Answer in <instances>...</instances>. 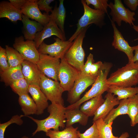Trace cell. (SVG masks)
Masks as SVG:
<instances>
[{
	"label": "cell",
	"mask_w": 138,
	"mask_h": 138,
	"mask_svg": "<svg viewBox=\"0 0 138 138\" xmlns=\"http://www.w3.org/2000/svg\"><path fill=\"white\" fill-rule=\"evenodd\" d=\"M103 103L96 112L93 119V123L97 120L104 118L116 105L119 104L120 100L112 94L109 92L105 96Z\"/></svg>",
	"instance_id": "18"
},
{
	"label": "cell",
	"mask_w": 138,
	"mask_h": 138,
	"mask_svg": "<svg viewBox=\"0 0 138 138\" xmlns=\"http://www.w3.org/2000/svg\"><path fill=\"white\" fill-rule=\"evenodd\" d=\"M123 2L133 12L136 10L138 6V0H124Z\"/></svg>",
	"instance_id": "40"
},
{
	"label": "cell",
	"mask_w": 138,
	"mask_h": 138,
	"mask_svg": "<svg viewBox=\"0 0 138 138\" xmlns=\"http://www.w3.org/2000/svg\"><path fill=\"white\" fill-rule=\"evenodd\" d=\"M22 115L18 114L13 116L7 122L0 124V138H4V135L6 128L13 123H15L19 125H22L23 121L21 118Z\"/></svg>",
	"instance_id": "33"
},
{
	"label": "cell",
	"mask_w": 138,
	"mask_h": 138,
	"mask_svg": "<svg viewBox=\"0 0 138 138\" xmlns=\"http://www.w3.org/2000/svg\"><path fill=\"white\" fill-rule=\"evenodd\" d=\"M9 67L5 48L0 46V71H4Z\"/></svg>",
	"instance_id": "36"
},
{
	"label": "cell",
	"mask_w": 138,
	"mask_h": 138,
	"mask_svg": "<svg viewBox=\"0 0 138 138\" xmlns=\"http://www.w3.org/2000/svg\"><path fill=\"white\" fill-rule=\"evenodd\" d=\"M94 122L96 125L99 138H118V136L114 135L112 132V125L113 122L107 124L103 119H100Z\"/></svg>",
	"instance_id": "29"
},
{
	"label": "cell",
	"mask_w": 138,
	"mask_h": 138,
	"mask_svg": "<svg viewBox=\"0 0 138 138\" xmlns=\"http://www.w3.org/2000/svg\"><path fill=\"white\" fill-rule=\"evenodd\" d=\"M90 25L84 28L74 40L64 57L70 64L80 71L84 65L85 54L82 45L86 33Z\"/></svg>",
	"instance_id": "5"
},
{
	"label": "cell",
	"mask_w": 138,
	"mask_h": 138,
	"mask_svg": "<svg viewBox=\"0 0 138 138\" xmlns=\"http://www.w3.org/2000/svg\"><path fill=\"white\" fill-rule=\"evenodd\" d=\"M103 63L100 61L93 63L90 70L89 75L96 78Z\"/></svg>",
	"instance_id": "39"
},
{
	"label": "cell",
	"mask_w": 138,
	"mask_h": 138,
	"mask_svg": "<svg viewBox=\"0 0 138 138\" xmlns=\"http://www.w3.org/2000/svg\"><path fill=\"white\" fill-rule=\"evenodd\" d=\"M79 108L66 110L65 117L66 127L72 126L76 123H78L84 126L87 124L89 117L82 111Z\"/></svg>",
	"instance_id": "21"
},
{
	"label": "cell",
	"mask_w": 138,
	"mask_h": 138,
	"mask_svg": "<svg viewBox=\"0 0 138 138\" xmlns=\"http://www.w3.org/2000/svg\"><path fill=\"white\" fill-rule=\"evenodd\" d=\"M27 0H9L11 3L17 9L21 11V8Z\"/></svg>",
	"instance_id": "41"
},
{
	"label": "cell",
	"mask_w": 138,
	"mask_h": 138,
	"mask_svg": "<svg viewBox=\"0 0 138 138\" xmlns=\"http://www.w3.org/2000/svg\"><path fill=\"white\" fill-rule=\"evenodd\" d=\"M21 36L15 38L13 45L24 60L37 64L39 59L40 53L37 48L34 40H24Z\"/></svg>",
	"instance_id": "8"
},
{
	"label": "cell",
	"mask_w": 138,
	"mask_h": 138,
	"mask_svg": "<svg viewBox=\"0 0 138 138\" xmlns=\"http://www.w3.org/2000/svg\"><path fill=\"white\" fill-rule=\"evenodd\" d=\"M138 123V110L137 113L135 116L134 120V126Z\"/></svg>",
	"instance_id": "45"
},
{
	"label": "cell",
	"mask_w": 138,
	"mask_h": 138,
	"mask_svg": "<svg viewBox=\"0 0 138 138\" xmlns=\"http://www.w3.org/2000/svg\"><path fill=\"white\" fill-rule=\"evenodd\" d=\"M19 96L18 103L24 114L23 115V117L36 114L37 110V106L28 93L23 94Z\"/></svg>",
	"instance_id": "24"
},
{
	"label": "cell",
	"mask_w": 138,
	"mask_h": 138,
	"mask_svg": "<svg viewBox=\"0 0 138 138\" xmlns=\"http://www.w3.org/2000/svg\"><path fill=\"white\" fill-rule=\"evenodd\" d=\"M21 138H30V137H28L26 136H24L22 137H21Z\"/></svg>",
	"instance_id": "46"
},
{
	"label": "cell",
	"mask_w": 138,
	"mask_h": 138,
	"mask_svg": "<svg viewBox=\"0 0 138 138\" xmlns=\"http://www.w3.org/2000/svg\"><path fill=\"white\" fill-rule=\"evenodd\" d=\"M28 91L37 106L36 115H39L42 114L44 110L49 105L46 96L39 86L29 85Z\"/></svg>",
	"instance_id": "17"
},
{
	"label": "cell",
	"mask_w": 138,
	"mask_h": 138,
	"mask_svg": "<svg viewBox=\"0 0 138 138\" xmlns=\"http://www.w3.org/2000/svg\"><path fill=\"white\" fill-rule=\"evenodd\" d=\"M87 5H93L94 9L100 10L104 13H107V9L109 4L108 0H85Z\"/></svg>",
	"instance_id": "34"
},
{
	"label": "cell",
	"mask_w": 138,
	"mask_h": 138,
	"mask_svg": "<svg viewBox=\"0 0 138 138\" xmlns=\"http://www.w3.org/2000/svg\"><path fill=\"white\" fill-rule=\"evenodd\" d=\"M58 73L60 84L64 91H70L80 73L68 64L63 57L60 59Z\"/></svg>",
	"instance_id": "7"
},
{
	"label": "cell",
	"mask_w": 138,
	"mask_h": 138,
	"mask_svg": "<svg viewBox=\"0 0 138 138\" xmlns=\"http://www.w3.org/2000/svg\"><path fill=\"white\" fill-rule=\"evenodd\" d=\"M110 85L132 87L138 84V63H128L112 73L107 79Z\"/></svg>",
	"instance_id": "3"
},
{
	"label": "cell",
	"mask_w": 138,
	"mask_h": 138,
	"mask_svg": "<svg viewBox=\"0 0 138 138\" xmlns=\"http://www.w3.org/2000/svg\"><path fill=\"white\" fill-rule=\"evenodd\" d=\"M47 108L49 115L44 119L38 120L29 116H25L32 120L37 125L36 129L32 133V136L40 131L46 133L51 129L59 131V128H64L65 127V107L62 105L52 102Z\"/></svg>",
	"instance_id": "1"
},
{
	"label": "cell",
	"mask_w": 138,
	"mask_h": 138,
	"mask_svg": "<svg viewBox=\"0 0 138 138\" xmlns=\"http://www.w3.org/2000/svg\"><path fill=\"white\" fill-rule=\"evenodd\" d=\"M54 35L61 40L66 41V38L61 30L56 24L53 19L50 17L49 22L43 26V29L37 32L34 40L38 49L44 40Z\"/></svg>",
	"instance_id": "14"
},
{
	"label": "cell",
	"mask_w": 138,
	"mask_h": 138,
	"mask_svg": "<svg viewBox=\"0 0 138 138\" xmlns=\"http://www.w3.org/2000/svg\"><path fill=\"white\" fill-rule=\"evenodd\" d=\"M129 136V133L127 132L123 133L118 138H128Z\"/></svg>",
	"instance_id": "43"
},
{
	"label": "cell",
	"mask_w": 138,
	"mask_h": 138,
	"mask_svg": "<svg viewBox=\"0 0 138 138\" xmlns=\"http://www.w3.org/2000/svg\"><path fill=\"white\" fill-rule=\"evenodd\" d=\"M60 59L47 54H40L37 65L40 71L47 77L59 81L58 73Z\"/></svg>",
	"instance_id": "10"
},
{
	"label": "cell",
	"mask_w": 138,
	"mask_h": 138,
	"mask_svg": "<svg viewBox=\"0 0 138 138\" xmlns=\"http://www.w3.org/2000/svg\"><path fill=\"white\" fill-rule=\"evenodd\" d=\"M40 87L48 100L64 105L62 95L64 91L58 81L47 77L41 73L39 84Z\"/></svg>",
	"instance_id": "6"
},
{
	"label": "cell",
	"mask_w": 138,
	"mask_h": 138,
	"mask_svg": "<svg viewBox=\"0 0 138 138\" xmlns=\"http://www.w3.org/2000/svg\"><path fill=\"white\" fill-rule=\"evenodd\" d=\"M21 65L15 67H9L6 70L0 71L1 81L6 86H10L14 82L24 78Z\"/></svg>",
	"instance_id": "22"
},
{
	"label": "cell",
	"mask_w": 138,
	"mask_h": 138,
	"mask_svg": "<svg viewBox=\"0 0 138 138\" xmlns=\"http://www.w3.org/2000/svg\"><path fill=\"white\" fill-rule=\"evenodd\" d=\"M128 99H122L120 101L118 106L116 108L112 109L103 119L107 124L113 122V121L119 116L128 114Z\"/></svg>",
	"instance_id": "27"
},
{
	"label": "cell",
	"mask_w": 138,
	"mask_h": 138,
	"mask_svg": "<svg viewBox=\"0 0 138 138\" xmlns=\"http://www.w3.org/2000/svg\"><path fill=\"white\" fill-rule=\"evenodd\" d=\"M78 127H73L72 126L66 127L62 131L50 130L45 133L50 138H79L77 133Z\"/></svg>",
	"instance_id": "28"
},
{
	"label": "cell",
	"mask_w": 138,
	"mask_h": 138,
	"mask_svg": "<svg viewBox=\"0 0 138 138\" xmlns=\"http://www.w3.org/2000/svg\"><path fill=\"white\" fill-rule=\"evenodd\" d=\"M37 0H27L22 7V14L40 23L43 26L46 25L50 19V15L44 13H42L39 8Z\"/></svg>",
	"instance_id": "13"
},
{
	"label": "cell",
	"mask_w": 138,
	"mask_h": 138,
	"mask_svg": "<svg viewBox=\"0 0 138 138\" xmlns=\"http://www.w3.org/2000/svg\"><path fill=\"white\" fill-rule=\"evenodd\" d=\"M136 138H138V133L136 135Z\"/></svg>",
	"instance_id": "47"
},
{
	"label": "cell",
	"mask_w": 138,
	"mask_h": 138,
	"mask_svg": "<svg viewBox=\"0 0 138 138\" xmlns=\"http://www.w3.org/2000/svg\"><path fill=\"white\" fill-rule=\"evenodd\" d=\"M138 33V25H133L132 27ZM134 41L138 40V37L134 40Z\"/></svg>",
	"instance_id": "44"
},
{
	"label": "cell",
	"mask_w": 138,
	"mask_h": 138,
	"mask_svg": "<svg viewBox=\"0 0 138 138\" xmlns=\"http://www.w3.org/2000/svg\"><path fill=\"white\" fill-rule=\"evenodd\" d=\"M113 30V40L112 45L115 49L125 53L128 58L129 62H133L134 49L130 46L128 42L124 38L121 32L116 27L115 23L110 20Z\"/></svg>",
	"instance_id": "15"
},
{
	"label": "cell",
	"mask_w": 138,
	"mask_h": 138,
	"mask_svg": "<svg viewBox=\"0 0 138 138\" xmlns=\"http://www.w3.org/2000/svg\"><path fill=\"white\" fill-rule=\"evenodd\" d=\"M29 84L24 78L21 79L13 82L10 86L12 91L19 96L25 93H29Z\"/></svg>",
	"instance_id": "31"
},
{
	"label": "cell",
	"mask_w": 138,
	"mask_h": 138,
	"mask_svg": "<svg viewBox=\"0 0 138 138\" xmlns=\"http://www.w3.org/2000/svg\"><path fill=\"white\" fill-rule=\"evenodd\" d=\"M22 21L23 26V34L25 39L34 40L36 33L41 31L43 26L36 21L31 20L22 14Z\"/></svg>",
	"instance_id": "19"
},
{
	"label": "cell",
	"mask_w": 138,
	"mask_h": 138,
	"mask_svg": "<svg viewBox=\"0 0 138 138\" xmlns=\"http://www.w3.org/2000/svg\"><path fill=\"white\" fill-rule=\"evenodd\" d=\"M108 7L111 9L110 15L112 17L111 20L116 22L118 26H121L122 21L131 26L134 25L133 21L135 20L134 17L135 13L125 8L121 0H114V4L110 2Z\"/></svg>",
	"instance_id": "9"
},
{
	"label": "cell",
	"mask_w": 138,
	"mask_h": 138,
	"mask_svg": "<svg viewBox=\"0 0 138 138\" xmlns=\"http://www.w3.org/2000/svg\"><path fill=\"white\" fill-rule=\"evenodd\" d=\"M58 7L56 5L50 15L59 28L65 35L64 24L66 16L65 8L64 6L63 0H60Z\"/></svg>",
	"instance_id": "26"
},
{
	"label": "cell",
	"mask_w": 138,
	"mask_h": 138,
	"mask_svg": "<svg viewBox=\"0 0 138 138\" xmlns=\"http://www.w3.org/2000/svg\"><path fill=\"white\" fill-rule=\"evenodd\" d=\"M112 66L111 63H103L91 88L76 102L66 107V110L79 108L81 104L85 102L93 97L101 95L107 91L110 86L107 82V77Z\"/></svg>",
	"instance_id": "2"
},
{
	"label": "cell",
	"mask_w": 138,
	"mask_h": 138,
	"mask_svg": "<svg viewBox=\"0 0 138 138\" xmlns=\"http://www.w3.org/2000/svg\"><path fill=\"white\" fill-rule=\"evenodd\" d=\"M128 99V113L131 119L130 124L134 126V120L138 110V94Z\"/></svg>",
	"instance_id": "32"
},
{
	"label": "cell",
	"mask_w": 138,
	"mask_h": 138,
	"mask_svg": "<svg viewBox=\"0 0 138 138\" xmlns=\"http://www.w3.org/2000/svg\"><path fill=\"white\" fill-rule=\"evenodd\" d=\"M84 133H81L78 130L77 133L79 138H99V134L95 122Z\"/></svg>",
	"instance_id": "35"
},
{
	"label": "cell",
	"mask_w": 138,
	"mask_h": 138,
	"mask_svg": "<svg viewBox=\"0 0 138 138\" xmlns=\"http://www.w3.org/2000/svg\"><path fill=\"white\" fill-rule=\"evenodd\" d=\"M21 11L16 8L9 2L0 3V18H5L13 22L22 20Z\"/></svg>",
	"instance_id": "20"
},
{
	"label": "cell",
	"mask_w": 138,
	"mask_h": 138,
	"mask_svg": "<svg viewBox=\"0 0 138 138\" xmlns=\"http://www.w3.org/2000/svg\"><path fill=\"white\" fill-rule=\"evenodd\" d=\"M81 2L84 8V14L78 21L75 32L68 40L70 42H73L84 28L91 24H94L100 28L105 24V13L90 8L87 5L85 0H82Z\"/></svg>",
	"instance_id": "4"
},
{
	"label": "cell",
	"mask_w": 138,
	"mask_h": 138,
	"mask_svg": "<svg viewBox=\"0 0 138 138\" xmlns=\"http://www.w3.org/2000/svg\"><path fill=\"white\" fill-rule=\"evenodd\" d=\"M96 78L80 73L73 88L68 91L67 101L70 105L75 103L80 99L81 95L88 87L93 85Z\"/></svg>",
	"instance_id": "12"
},
{
	"label": "cell",
	"mask_w": 138,
	"mask_h": 138,
	"mask_svg": "<svg viewBox=\"0 0 138 138\" xmlns=\"http://www.w3.org/2000/svg\"><path fill=\"white\" fill-rule=\"evenodd\" d=\"M94 62L93 54L91 53H89L87 58L86 62L80 72V74L86 75H89L90 68Z\"/></svg>",
	"instance_id": "37"
},
{
	"label": "cell",
	"mask_w": 138,
	"mask_h": 138,
	"mask_svg": "<svg viewBox=\"0 0 138 138\" xmlns=\"http://www.w3.org/2000/svg\"><path fill=\"white\" fill-rule=\"evenodd\" d=\"M21 65L24 77L29 85L39 86L41 72L37 64L24 60Z\"/></svg>",
	"instance_id": "16"
},
{
	"label": "cell",
	"mask_w": 138,
	"mask_h": 138,
	"mask_svg": "<svg viewBox=\"0 0 138 138\" xmlns=\"http://www.w3.org/2000/svg\"><path fill=\"white\" fill-rule=\"evenodd\" d=\"M54 0H38L37 4L40 10L44 11L47 13L49 14L51 12L53 9V7L50 6V4Z\"/></svg>",
	"instance_id": "38"
},
{
	"label": "cell",
	"mask_w": 138,
	"mask_h": 138,
	"mask_svg": "<svg viewBox=\"0 0 138 138\" xmlns=\"http://www.w3.org/2000/svg\"><path fill=\"white\" fill-rule=\"evenodd\" d=\"M5 49L9 67H15L21 65L24 59L19 52L8 45L5 46Z\"/></svg>",
	"instance_id": "30"
},
{
	"label": "cell",
	"mask_w": 138,
	"mask_h": 138,
	"mask_svg": "<svg viewBox=\"0 0 138 138\" xmlns=\"http://www.w3.org/2000/svg\"><path fill=\"white\" fill-rule=\"evenodd\" d=\"M117 96V99L120 100L128 99L138 94V87H124L110 85L107 91Z\"/></svg>",
	"instance_id": "25"
},
{
	"label": "cell",
	"mask_w": 138,
	"mask_h": 138,
	"mask_svg": "<svg viewBox=\"0 0 138 138\" xmlns=\"http://www.w3.org/2000/svg\"><path fill=\"white\" fill-rule=\"evenodd\" d=\"M105 100L102 95L93 97L84 102L80 109L88 117L94 116Z\"/></svg>",
	"instance_id": "23"
},
{
	"label": "cell",
	"mask_w": 138,
	"mask_h": 138,
	"mask_svg": "<svg viewBox=\"0 0 138 138\" xmlns=\"http://www.w3.org/2000/svg\"><path fill=\"white\" fill-rule=\"evenodd\" d=\"M54 39L55 42L50 44H47L43 42L39 46L38 50L40 54L48 55L61 59L64 57L73 42H70L68 40L63 41L58 37L54 38Z\"/></svg>",
	"instance_id": "11"
},
{
	"label": "cell",
	"mask_w": 138,
	"mask_h": 138,
	"mask_svg": "<svg viewBox=\"0 0 138 138\" xmlns=\"http://www.w3.org/2000/svg\"><path fill=\"white\" fill-rule=\"evenodd\" d=\"M133 47L135 51V54L134 55L133 62L138 63V44L133 46Z\"/></svg>",
	"instance_id": "42"
}]
</instances>
